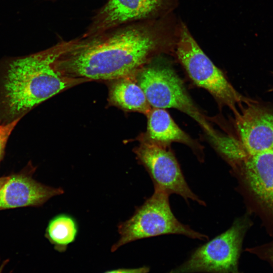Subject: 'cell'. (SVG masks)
Segmentation results:
<instances>
[{"instance_id": "obj_1", "label": "cell", "mask_w": 273, "mask_h": 273, "mask_svg": "<svg viewBox=\"0 0 273 273\" xmlns=\"http://www.w3.org/2000/svg\"><path fill=\"white\" fill-rule=\"evenodd\" d=\"M180 18L175 12L72 40L55 61L62 75L90 80L135 77L155 57L174 53Z\"/></svg>"}, {"instance_id": "obj_2", "label": "cell", "mask_w": 273, "mask_h": 273, "mask_svg": "<svg viewBox=\"0 0 273 273\" xmlns=\"http://www.w3.org/2000/svg\"><path fill=\"white\" fill-rule=\"evenodd\" d=\"M72 40L46 50L0 61V123L21 119L40 103L74 85L88 81L60 74L56 59Z\"/></svg>"}, {"instance_id": "obj_3", "label": "cell", "mask_w": 273, "mask_h": 273, "mask_svg": "<svg viewBox=\"0 0 273 273\" xmlns=\"http://www.w3.org/2000/svg\"><path fill=\"white\" fill-rule=\"evenodd\" d=\"M174 54L193 82L207 90L219 105L228 106L235 113L237 105L254 102L236 90L202 50L181 19Z\"/></svg>"}, {"instance_id": "obj_4", "label": "cell", "mask_w": 273, "mask_h": 273, "mask_svg": "<svg viewBox=\"0 0 273 273\" xmlns=\"http://www.w3.org/2000/svg\"><path fill=\"white\" fill-rule=\"evenodd\" d=\"M169 196L163 190L154 187L153 195L130 218L118 225L120 237L112 246L111 251L137 240L166 234L183 235L200 240L208 239L206 235L177 219L171 211Z\"/></svg>"}, {"instance_id": "obj_5", "label": "cell", "mask_w": 273, "mask_h": 273, "mask_svg": "<svg viewBox=\"0 0 273 273\" xmlns=\"http://www.w3.org/2000/svg\"><path fill=\"white\" fill-rule=\"evenodd\" d=\"M135 78L152 108L179 110L195 120L210 140L217 135L218 133L195 104L182 80L169 66H145Z\"/></svg>"}, {"instance_id": "obj_6", "label": "cell", "mask_w": 273, "mask_h": 273, "mask_svg": "<svg viewBox=\"0 0 273 273\" xmlns=\"http://www.w3.org/2000/svg\"><path fill=\"white\" fill-rule=\"evenodd\" d=\"M243 219L224 233L198 247L190 258L169 273H241L239 260L247 229Z\"/></svg>"}, {"instance_id": "obj_7", "label": "cell", "mask_w": 273, "mask_h": 273, "mask_svg": "<svg viewBox=\"0 0 273 273\" xmlns=\"http://www.w3.org/2000/svg\"><path fill=\"white\" fill-rule=\"evenodd\" d=\"M140 144L134 150L136 158L148 172L154 187L159 188L169 195L175 194L186 200L205 203L189 187L176 157L169 145L156 142L142 136Z\"/></svg>"}, {"instance_id": "obj_8", "label": "cell", "mask_w": 273, "mask_h": 273, "mask_svg": "<svg viewBox=\"0 0 273 273\" xmlns=\"http://www.w3.org/2000/svg\"><path fill=\"white\" fill-rule=\"evenodd\" d=\"M180 0H108L83 35L90 36L125 24L157 19L175 12Z\"/></svg>"}, {"instance_id": "obj_9", "label": "cell", "mask_w": 273, "mask_h": 273, "mask_svg": "<svg viewBox=\"0 0 273 273\" xmlns=\"http://www.w3.org/2000/svg\"><path fill=\"white\" fill-rule=\"evenodd\" d=\"M255 103L234 113L239 141L247 155L273 149V111Z\"/></svg>"}, {"instance_id": "obj_10", "label": "cell", "mask_w": 273, "mask_h": 273, "mask_svg": "<svg viewBox=\"0 0 273 273\" xmlns=\"http://www.w3.org/2000/svg\"><path fill=\"white\" fill-rule=\"evenodd\" d=\"M243 180L256 199L273 212V149L246 155L239 161Z\"/></svg>"}, {"instance_id": "obj_11", "label": "cell", "mask_w": 273, "mask_h": 273, "mask_svg": "<svg viewBox=\"0 0 273 273\" xmlns=\"http://www.w3.org/2000/svg\"><path fill=\"white\" fill-rule=\"evenodd\" d=\"M62 193L61 188L45 186L27 174H14L0 189V210L39 206Z\"/></svg>"}, {"instance_id": "obj_12", "label": "cell", "mask_w": 273, "mask_h": 273, "mask_svg": "<svg viewBox=\"0 0 273 273\" xmlns=\"http://www.w3.org/2000/svg\"><path fill=\"white\" fill-rule=\"evenodd\" d=\"M147 116L148 126L145 138L167 145L172 142L184 144L191 148L200 160H203L202 146L176 124L165 109L152 108Z\"/></svg>"}, {"instance_id": "obj_13", "label": "cell", "mask_w": 273, "mask_h": 273, "mask_svg": "<svg viewBox=\"0 0 273 273\" xmlns=\"http://www.w3.org/2000/svg\"><path fill=\"white\" fill-rule=\"evenodd\" d=\"M114 81L110 87V102L125 110L138 112L147 116L152 107L135 77L122 78Z\"/></svg>"}, {"instance_id": "obj_14", "label": "cell", "mask_w": 273, "mask_h": 273, "mask_svg": "<svg viewBox=\"0 0 273 273\" xmlns=\"http://www.w3.org/2000/svg\"><path fill=\"white\" fill-rule=\"evenodd\" d=\"M77 233L78 226L75 219L69 215L61 214L49 221L45 236L56 250L63 252L74 242Z\"/></svg>"}, {"instance_id": "obj_15", "label": "cell", "mask_w": 273, "mask_h": 273, "mask_svg": "<svg viewBox=\"0 0 273 273\" xmlns=\"http://www.w3.org/2000/svg\"><path fill=\"white\" fill-rule=\"evenodd\" d=\"M257 255L260 259L267 261L273 268V241L263 245L246 249Z\"/></svg>"}, {"instance_id": "obj_16", "label": "cell", "mask_w": 273, "mask_h": 273, "mask_svg": "<svg viewBox=\"0 0 273 273\" xmlns=\"http://www.w3.org/2000/svg\"><path fill=\"white\" fill-rule=\"evenodd\" d=\"M20 119H18L8 123H0V160L4 154L9 136Z\"/></svg>"}, {"instance_id": "obj_17", "label": "cell", "mask_w": 273, "mask_h": 273, "mask_svg": "<svg viewBox=\"0 0 273 273\" xmlns=\"http://www.w3.org/2000/svg\"><path fill=\"white\" fill-rule=\"evenodd\" d=\"M149 270V267L147 266H143L138 268H118L108 270L104 273H148Z\"/></svg>"}, {"instance_id": "obj_18", "label": "cell", "mask_w": 273, "mask_h": 273, "mask_svg": "<svg viewBox=\"0 0 273 273\" xmlns=\"http://www.w3.org/2000/svg\"><path fill=\"white\" fill-rule=\"evenodd\" d=\"M9 176H3L0 177V189L4 185V184L8 180Z\"/></svg>"}, {"instance_id": "obj_19", "label": "cell", "mask_w": 273, "mask_h": 273, "mask_svg": "<svg viewBox=\"0 0 273 273\" xmlns=\"http://www.w3.org/2000/svg\"><path fill=\"white\" fill-rule=\"evenodd\" d=\"M9 260L8 259L6 260L5 261L3 262L2 263L0 264V273H2L3 269L5 267V265L7 263Z\"/></svg>"}, {"instance_id": "obj_20", "label": "cell", "mask_w": 273, "mask_h": 273, "mask_svg": "<svg viewBox=\"0 0 273 273\" xmlns=\"http://www.w3.org/2000/svg\"><path fill=\"white\" fill-rule=\"evenodd\" d=\"M270 91H273V88L270 90Z\"/></svg>"}]
</instances>
